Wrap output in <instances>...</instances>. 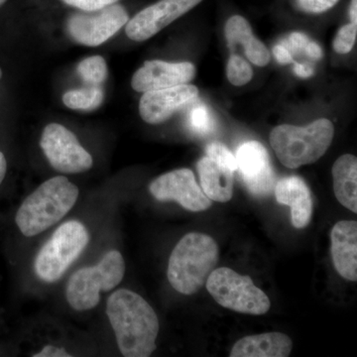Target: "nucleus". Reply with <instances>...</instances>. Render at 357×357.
Returning <instances> with one entry per match:
<instances>
[{
    "instance_id": "29",
    "label": "nucleus",
    "mask_w": 357,
    "mask_h": 357,
    "mask_svg": "<svg viewBox=\"0 0 357 357\" xmlns=\"http://www.w3.org/2000/svg\"><path fill=\"white\" fill-rule=\"evenodd\" d=\"M34 357H70L72 354L66 351L62 347H55V345H46L38 354H33Z\"/></svg>"
},
{
    "instance_id": "24",
    "label": "nucleus",
    "mask_w": 357,
    "mask_h": 357,
    "mask_svg": "<svg viewBox=\"0 0 357 357\" xmlns=\"http://www.w3.org/2000/svg\"><path fill=\"white\" fill-rule=\"evenodd\" d=\"M227 74L230 83L241 86L251 81L253 70L244 59L238 55H231L227 63Z\"/></svg>"
},
{
    "instance_id": "7",
    "label": "nucleus",
    "mask_w": 357,
    "mask_h": 357,
    "mask_svg": "<svg viewBox=\"0 0 357 357\" xmlns=\"http://www.w3.org/2000/svg\"><path fill=\"white\" fill-rule=\"evenodd\" d=\"M206 290L218 305L241 314L262 316L269 312L271 302L248 275L229 267L215 268L206 282Z\"/></svg>"
},
{
    "instance_id": "26",
    "label": "nucleus",
    "mask_w": 357,
    "mask_h": 357,
    "mask_svg": "<svg viewBox=\"0 0 357 357\" xmlns=\"http://www.w3.org/2000/svg\"><path fill=\"white\" fill-rule=\"evenodd\" d=\"M206 156L215 160V161L222 164V165L227 167V168H229L230 170L234 171V172H236L237 170L236 156L231 153L229 148L225 146L222 143H211V144L208 145V147H206Z\"/></svg>"
},
{
    "instance_id": "27",
    "label": "nucleus",
    "mask_w": 357,
    "mask_h": 357,
    "mask_svg": "<svg viewBox=\"0 0 357 357\" xmlns=\"http://www.w3.org/2000/svg\"><path fill=\"white\" fill-rule=\"evenodd\" d=\"M338 0H295L298 9L307 13H321L330 10Z\"/></svg>"
},
{
    "instance_id": "33",
    "label": "nucleus",
    "mask_w": 357,
    "mask_h": 357,
    "mask_svg": "<svg viewBox=\"0 0 357 357\" xmlns=\"http://www.w3.org/2000/svg\"><path fill=\"white\" fill-rule=\"evenodd\" d=\"M294 72L298 77L306 79V77H312L314 70L310 65L296 64L294 67Z\"/></svg>"
},
{
    "instance_id": "20",
    "label": "nucleus",
    "mask_w": 357,
    "mask_h": 357,
    "mask_svg": "<svg viewBox=\"0 0 357 357\" xmlns=\"http://www.w3.org/2000/svg\"><path fill=\"white\" fill-rule=\"evenodd\" d=\"M333 191L340 204L357 213V158L351 154L340 156L333 166Z\"/></svg>"
},
{
    "instance_id": "8",
    "label": "nucleus",
    "mask_w": 357,
    "mask_h": 357,
    "mask_svg": "<svg viewBox=\"0 0 357 357\" xmlns=\"http://www.w3.org/2000/svg\"><path fill=\"white\" fill-rule=\"evenodd\" d=\"M40 145L49 163L59 172L83 173L93 167L91 155L82 146L77 136L61 124H48Z\"/></svg>"
},
{
    "instance_id": "22",
    "label": "nucleus",
    "mask_w": 357,
    "mask_h": 357,
    "mask_svg": "<svg viewBox=\"0 0 357 357\" xmlns=\"http://www.w3.org/2000/svg\"><path fill=\"white\" fill-rule=\"evenodd\" d=\"M77 70L79 77L93 86L102 84L107 77V62L100 56L84 59L77 66Z\"/></svg>"
},
{
    "instance_id": "13",
    "label": "nucleus",
    "mask_w": 357,
    "mask_h": 357,
    "mask_svg": "<svg viewBox=\"0 0 357 357\" xmlns=\"http://www.w3.org/2000/svg\"><path fill=\"white\" fill-rule=\"evenodd\" d=\"M198 96V88L187 84L145 91L139 103L140 116L149 124L163 123Z\"/></svg>"
},
{
    "instance_id": "34",
    "label": "nucleus",
    "mask_w": 357,
    "mask_h": 357,
    "mask_svg": "<svg viewBox=\"0 0 357 357\" xmlns=\"http://www.w3.org/2000/svg\"><path fill=\"white\" fill-rule=\"evenodd\" d=\"M7 171V162L6 156L2 152H0V185L3 182L4 177H6Z\"/></svg>"
},
{
    "instance_id": "11",
    "label": "nucleus",
    "mask_w": 357,
    "mask_h": 357,
    "mask_svg": "<svg viewBox=\"0 0 357 357\" xmlns=\"http://www.w3.org/2000/svg\"><path fill=\"white\" fill-rule=\"evenodd\" d=\"M237 170L243 184L255 197L269 196L274 191L276 177L266 148L258 141H248L237 149Z\"/></svg>"
},
{
    "instance_id": "21",
    "label": "nucleus",
    "mask_w": 357,
    "mask_h": 357,
    "mask_svg": "<svg viewBox=\"0 0 357 357\" xmlns=\"http://www.w3.org/2000/svg\"><path fill=\"white\" fill-rule=\"evenodd\" d=\"M105 95L102 89L93 88L72 89L63 96L66 107L72 109L93 110L98 109L103 102Z\"/></svg>"
},
{
    "instance_id": "12",
    "label": "nucleus",
    "mask_w": 357,
    "mask_h": 357,
    "mask_svg": "<svg viewBox=\"0 0 357 357\" xmlns=\"http://www.w3.org/2000/svg\"><path fill=\"white\" fill-rule=\"evenodd\" d=\"M202 0H160L143 9L126 23V35L133 41H144L153 37L173 21L184 15Z\"/></svg>"
},
{
    "instance_id": "18",
    "label": "nucleus",
    "mask_w": 357,
    "mask_h": 357,
    "mask_svg": "<svg viewBox=\"0 0 357 357\" xmlns=\"http://www.w3.org/2000/svg\"><path fill=\"white\" fill-rule=\"evenodd\" d=\"M197 169L202 190L211 201L227 203L234 195V171L210 157H203Z\"/></svg>"
},
{
    "instance_id": "10",
    "label": "nucleus",
    "mask_w": 357,
    "mask_h": 357,
    "mask_svg": "<svg viewBox=\"0 0 357 357\" xmlns=\"http://www.w3.org/2000/svg\"><path fill=\"white\" fill-rule=\"evenodd\" d=\"M149 191L157 201L177 202L192 213L206 211L213 204L190 169H178L160 176L150 184Z\"/></svg>"
},
{
    "instance_id": "6",
    "label": "nucleus",
    "mask_w": 357,
    "mask_h": 357,
    "mask_svg": "<svg viewBox=\"0 0 357 357\" xmlns=\"http://www.w3.org/2000/svg\"><path fill=\"white\" fill-rule=\"evenodd\" d=\"M89 241L88 229L77 220L63 223L42 246L34 262L37 276L47 283L58 281Z\"/></svg>"
},
{
    "instance_id": "23",
    "label": "nucleus",
    "mask_w": 357,
    "mask_h": 357,
    "mask_svg": "<svg viewBox=\"0 0 357 357\" xmlns=\"http://www.w3.org/2000/svg\"><path fill=\"white\" fill-rule=\"evenodd\" d=\"M189 124L192 130L199 135L213 132L215 126L210 109L204 103H198L192 107L189 114Z\"/></svg>"
},
{
    "instance_id": "17",
    "label": "nucleus",
    "mask_w": 357,
    "mask_h": 357,
    "mask_svg": "<svg viewBox=\"0 0 357 357\" xmlns=\"http://www.w3.org/2000/svg\"><path fill=\"white\" fill-rule=\"evenodd\" d=\"M293 349L290 337L282 333H266L241 338L232 347L230 357H287Z\"/></svg>"
},
{
    "instance_id": "2",
    "label": "nucleus",
    "mask_w": 357,
    "mask_h": 357,
    "mask_svg": "<svg viewBox=\"0 0 357 357\" xmlns=\"http://www.w3.org/2000/svg\"><path fill=\"white\" fill-rule=\"evenodd\" d=\"M218 258L220 250L213 237L199 232L185 234L169 258V283L183 295L198 293L217 268Z\"/></svg>"
},
{
    "instance_id": "4",
    "label": "nucleus",
    "mask_w": 357,
    "mask_h": 357,
    "mask_svg": "<svg viewBox=\"0 0 357 357\" xmlns=\"http://www.w3.org/2000/svg\"><path fill=\"white\" fill-rule=\"evenodd\" d=\"M333 135L332 121L321 119L304 128L276 126L270 133V144L284 166L296 169L318 161L332 144Z\"/></svg>"
},
{
    "instance_id": "19",
    "label": "nucleus",
    "mask_w": 357,
    "mask_h": 357,
    "mask_svg": "<svg viewBox=\"0 0 357 357\" xmlns=\"http://www.w3.org/2000/svg\"><path fill=\"white\" fill-rule=\"evenodd\" d=\"M225 37L230 48L237 45L243 46L244 54L250 62L264 67L270 62L266 46L253 35L252 29L245 18L236 15L230 17L225 25Z\"/></svg>"
},
{
    "instance_id": "32",
    "label": "nucleus",
    "mask_w": 357,
    "mask_h": 357,
    "mask_svg": "<svg viewBox=\"0 0 357 357\" xmlns=\"http://www.w3.org/2000/svg\"><path fill=\"white\" fill-rule=\"evenodd\" d=\"M304 51L306 52L310 58L314 59V60H319L323 57V51H321V47L314 42H307Z\"/></svg>"
},
{
    "instance_id": "25",
    "label": "nucleus",
    "mask_w": 357,
    "mask_h": 357,
    "mask_svg": "<svg viewBox=\"0 0 357 357\" xmlns=\"http://www.w3.org/2000/svg\"><path fill=\"white\" fill-rule=\"evenodd\" d=\"M357 33V26L351 23L342 26L338 31L335 41H333V49L338 54L349 53L354 48V43H356Z\"/></svg>"
},
{
    "instance_id": "15",
    "label": "nucleus",
    "mask_w": 357,
    "mask_h": 357,
    "mask_svg": "<svg viewBox=\"0 0 357 357\" xmlns=\"http://www.w3.org/2000/svg\"><path fill=\"white\" fill-rule=\"evenodd\" d=\"M275 198L280 204L291 208V222L295 229H302L309 225L314 211L311 190L298 176L282 178L274 188Z\"/></svg>"
},
{
    "instance_id": "28",
    "label": "nucleus",
    "mask_w": 357,
    "mask_h": 357,
    "mask_svg": "<svg viewBox=\"0 0 357 357\" xmlns=\"http://www.w3.org/2000/svg\"><path fill=\"white\" fill-rule=\"evenodd\" d=\"M68 6L76 7L82 11H96L116 3L119 0H62Z\"/></svg>"
},
{
    "instance_id": "37",
    "label": "nucleus",
    "mask_w": 357,
    "mask_h": 357,
    "mask_svg": "<svg viewBox=\"0 0 357 357\" xmlns=\"http://www.w3.org/2000/svg\"><path fill=\"white\" fill-rule=\"evenodd\" d=\"M1 77H2V70H1V69H0V79H1Z\"/></svg>"
},
{
    "instance_id": "16",
    "label": "nucleus",
    "mask_w": 357,
    "mask_h": 357,
    "mask_svg": "<svg viewBox=\"0 0 357 357\" xmlns=\"http://www.w3.org/2000/svg\"><path fill=\"white\" fill-rule=\"evenodd\" d=\"M333 266L342 278L357 281V222L340 220L331 232Z\"/></svg>"
},
{
    "instance_id": "3",
    "label": "nucleus",
    "mask_w": 357,
    "mask_h": 357,
    "mask_svg": "<svg viewBox=\"0 0 357 357\" xmlns=\"http://www.w3.org/2000/svg\"><path fill=\"white\" fill-rule=\"evenodd\" d=\"M79 195V188L63 176L47 180L18 208L15 222L21 234L32 237L53 227L74 208Z\"/></svg>"
},
{
    "instance_id": "1",
    "label": "nucleus",
    "mask_w": 357,
    "mask_h": 357,
    "mask_svg": "<svg viewBox=\"0 0 357 357\" xmlns=\"http://www.w3.org/2000/svg\"><path fill=\"white\" fill-rule=\"evenodd\" d=\"M107 314L126 357H148L156 349L160 325L153 307L128 289H119L107 300Z\"/></svg>"
},
{
    "instance_id": "31",
    "label": "nucleus",
    "mask_w": 357,
    "mask_h": 357,
    "mask_svg": "<svg viewBox=\"0 0 357 357\" xmlns=\"http://www.w3.org/2000/svg\"><path fill=\"white\" fill-rule=\"evenodd\" d=\"M273 53L277 61L281 64H289V63L293 62L292 54L285 45H276L274 47Z\"/></svg>"
},
{
    "instance_id": "36",
    "label": "nucleus",
    "mask_w": 357,
    "mask_h": 357,
    "mask_svg": "<svg viewBox=\"0 0 357 357\" xmlns=\"http://www.w3.org/2000/svg\"><path fill=\"white\" fill-rule=\"evenodd\" d=\"M6 0H0V6H3L6 3Z\"/></svg>"
},
{
    "instance_id": "35",
    "label": "nucleus",
    "mask_w": 357,
    "mask_h": 357,
    "mask_svg": "<svg viewBox=\"0 0 357 357\" xmlns=\"http://www.w3.org/2000/svg\"><path fill=\"white\" fill-rule=\"evenodd\" d=\"M357 0H352L351 9H349V15H351V23L356 24L357 22Z\"/></svg>"
},
{
    "instance_id": "9",
    "label": "nucleus",
    "mask_w": 357,
    "mask_h": 357,
    "mask_svg": "<svg viewBox=\"0 0 357 357\" xmlns=\"http://www.w3.org/2000/svg\"><path fill=\"white\" fill-rule=\"evenodd\" d=\"M128 20L126 8L114 3L100 10L73 14L68 20L67 30L77 43L96 47L114 36Z\"/></svg>"
},
{
    "instance_id": "14",
    "label": "nucleus",
    "mask_w": 357,
    "mask_h": 357,
    "mask_svg": "<svg viewBox=\"0 0 357 357\" xmlns=\"http://www.w3.org/2000/svg\"><path fill=\"white\" fill-rule=\"evenodd\" d=\"M195 75H196V68L192 63L147 61L134 74L131 86L138 93L173 88V86L189 83L194 79Z\"/></svg>"
},
{
    "instance_id": "30",
    "label": "nucleus",
    "mask_w": 357,
    "mask_h": 357,
    "mask_svg": "<svg viewBox=\"0 0 357 357\" xmlns=\"http://www.w3.org/2000/svg\"><path fill=\"white\" fill-rule=\"evenodd\" d=\"M307 42H309V38H307L306 35L299 32L292 33L288 38L289 45L295 51L304 50Z\"/></svg>"
},
{
    "instance_id": "5",
    "label": "nucleus",
    "mask_w": 357,
    "mask_h": 357,
    "mask_svg": "<svg viewBox=\"0 0 357 357\" xmlns=\"http://www.w3.org/2000/svg\"><path fill=\"white\" fill-rule=\"evenodd\" d=\"M126 274L123 256L110 250L96 266L84 267L70 276L66 298L77 312L89 311L98 306L100 292H109L119 286Z\"/></svg>"
}]
</instances>
